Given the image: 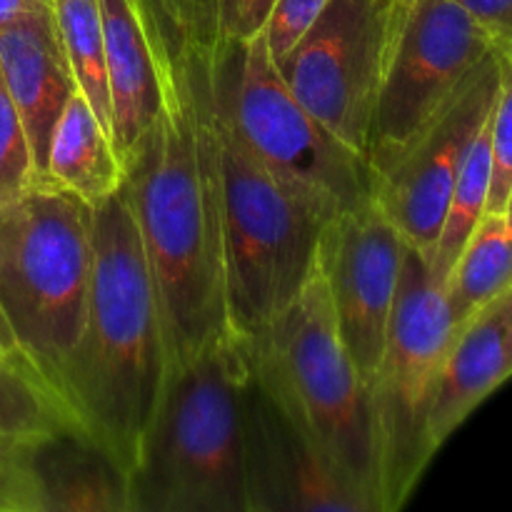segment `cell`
Masks as SVG:
<instances>
[{
  "label": "cell",
  "instance_id": "20",
  "mask_svg": "<svg viewBox=\"0 0 512 512\" xmlns=\"http://www.w3.org/2000/svg\"><path fill=\"white\" fill-rule=\"evenodd\" d=\"M65 433H83L68 405L28 368L0 360V435L48 440Z\"/></svg>",
  "mask_w": 512,
  "mask_h": 512
},
{
  "label": "cell",
  "instance_id": "8",
  "mask_svg": "<svg viewBox=\"0 0 512 512\" xmlns=\"http://www.w3.org/2000/svg\"><path fill=\"white\" fill-rule=\"evenodd\" d=\"M498 40L458 0H398L365 163L373 185L423 135Z\"/></svg>",
  "mask_w": 512,
  "mask_h": 512
},
{
  "label": "cell",
  "instance_id": "2",
  "mask_svg": "<svg viewBox=\"0 0 512 512\" xmlns=\"http://www.w3.org/2000/svg\"><path fill=\"white\" fill-rule=\"evenodd\" d=\"M248 370V338L228 328L168 375L128 475L130 512H250L243 455Z\"/></svg>",
  "mask_w": 512,
  "mask_h": 512
},
{
  "label": "cell",
  "instance_id": "6",
  "mask_svg": "<svg viewBox=\"0 0 512 512\" xmlns=\"http://www.w3.org/2000/svg\"><path fill=\"white\" fill-rule=\"evenodd\" d=\"M210 80L215 100L243 143L323 223L373 198L368 163L290 93L263 33L243 43L215 33Z\"/></svg>",
  "mask_w": 512,
  "mask_h": 512
},
{
  "label": "cell",
  "instance_id": "27",
  "mask_svg": "<svg viewBox=\"0 0 512 512\" xmlns=\"http://www.w3.org/2000/svg\"><path fill=\"white\" fill-rule=\"evenodd\" d=\"M498 45L512 43V0H458Z\"/></svg>",
  "mask_w": 512,
  "mask_h": 512
},
{
  "label": "cell",
  "instance_id": "1",
  "mask_svg": "<svg viewBox=\"0 0 512 512\" xmlns=\"http://www.w3.org/2000/svg\"><path fill=\"white\" fill-rule=\"evenodd\" d=\"M93 283L60 398L128 480L168 383L158 293L125 188L93 208Z\"/></svg>",
  "mask_w": 512,
  "mask_h": 512
},
{
  "label": "cell",
  "instance_id": "18",
  "mask_svg": "<svg viewBox=\"0 0 512 512\" xmlns=\"http://www.w3.org/2000/svg\"><path fill=\"white\" fill-rule=\"evenodd\" d=\"M510 285L512 215L485 213L445 280V295H448L455 325L460 328L470 315L478 313Z\"/></svg>",
  "mask_w": 512,
  "mask_h": 512
},
{
  "label": "cell",
  "instance_id": "4",
  "mask_svg": "<svg viewBox=\"0 0 512 512\" xmlns=\"http://www.w3.org/2000/svg\"><path fill=\"white\" fill-rule=\"evenodd\" d=\"M210 123L225 313L235 333L258 338L308 280L325 223L255 158L215 95Z\"/></svg>",
  "mask_w": 512,
  "mask_h": 512
},
{
  "label": "cell",
  "instance_id": "9",
  "mask_svg": "<svg viewBox=\"0 0 512 512\" xmlns=\"http://www.w3.org/2000/svg\"><path fill=\"white\" fill-rule=\"evenodd\" d=\"M398 0H328L278 73L303 108L365 160Z\"/></svg>",
  "mask_w": 512,
  "mask_h": 512
},
{
  "label": "cell",
  "instance_id": "13",
  "mask_svg": "<svg viewBox=\"0 0 512 512\" xmlns=\"http://www.w3.org/2000/svg\"><path fill=\"white\" fill-rule=\"evenodd\" d=\"M0 73L25 125L35 183H40L50 135L65 103L78 90L50 0L0 28Z\"/></svg>",
  "mask_w": 512,
  "mask_h": 512
},
{
  "label": "cell",
  "instance_id": "5",
  "mask_svg": "<svg viewBox=\"0 0 512 512\" xmlns=\"http://www.w3.org/2000/svg\"><path fill=\"white\" fill-rule=\"evenodd\" d=\"M248 340L255 373L348 488L370 512H380L368 385L338 333L318 258L288 308L258 338Z\"/></svg>",
  "mask_w": 512,
  "mask_h": 512
},
{
  "label": "cell",
  "instance_id": "29",
  "mask_svg": "<svg viewBox=\"0 0 512 512\" xmlns=\"http://www.w3.org/2000/svg\"><path fill=\"white\" fill-rule=\"evenodd\" d=\"M0 360H13V363H20L18 358H15V350H13V343H10L8 333L3 330V325H0ZM23 365V363H20ZM25 368V365H23Z\"/></svg>",
  "mask_w": 512,
  "mask_h": 512
},
{
  "label": "cell",
  "instance_id": "19",
  "mask_svg": "<svg viewBox=\"0 0 512 512\" xmlns=\"http://www.w3.org/2000/svg\"><path fill=\"white\" fill-rule=\"evenodd\" d=\"M493 113V110H490ZM490 183H493V145H490V118L475 135L468 155L463 160L458 180L450 193L448 210H445L443 225H440L438 243L430 255L433 275L445 285L460 250L465 248L468 238L473 235L475 225L488 213Z\"/></svg>",
  "mask_w": 512,
  "mask_h": 512
},
{
  "label": "cell",
  "instance_id": "17",
  "mask_svg": "<svg viewBox=\"0 0 512 512\" xmlns=\"http://www.w3.org/2000/svg\"><path fill=\"white\" fill-rule=\"evenodd\" d=\"M38 470L48 512H130L123 470L88 435L40 440Z\"/></svg>",
  "mask_w": 512,
  "mask_h": 512
},
{
  "label": "cell",
  "instance_id": "14",
  "mask_svg": "<svg viewBox=\"0 0 512 512\" xmlns=\"http://www.w3.org/2000/svg\"><path fill=\"white\" fill-rule=\"evenodd\" d=\"M512 378V285L470 315L455 333L430 413L435 448Z\"/></svg>",
  "mask_w": 512,
  "mask_h": 512
},
{
  "label": "cell",
  "instance_id": "7",
  "mask_svg": "<svg viewBox=\"0 0 512 512\" xmlns=\"http://www.w3.org/2000/svg\"><path fill=\"white\" fill-rule=\"evenodd\" d=\"M458 325L430 260L405 243L383 355L368 383L380 512L403 508L438 448L430 438L435 390Z\"/></svg>",
  "mask_w": 512,
  "mask_h": 512
},
{
  "label": "cell",
  "instance_id": "28",
  "mask_svg": "<svg viewBox=\"0 0 512 512\" xmlns=\"http://www.w3.org/2000/svg\"><path fill=\"white\" fill-rule=\"evenodd\" d=\"M43 3H48V0H0V28L33 13Z\"/></svg>",
  "mask_w": 512,
  "mask_h": 512
},
{
  "label": "cell",
  "instance_id": "24",
  "mask_svg": "<svg viewBox=\"0 0 512 512\" xmlns=\"http://www.w3.org/2000/svg\"><path fill=\"white\" fill-rule=\"evenodd\" d=\"M33 183L35 168L25 125L0 73V203L13 200Z\"/></svg>",
  "mask_w": 512,
  "mask_h": 512
},
{
  "label": "cell",
  "instance_id": "23",
  "mask_svg": "<svg viewBox=\"0 0 512 512\" xmlns=\"http://www.w3.org/2000/svg\"><path fill=\"white\" fill-rule=\"evenodd\" d=\"M493 183L488 213H505L512 195V43L500 45V88L490 113Z\"/></svg>",
  "mask_w": 512,
  "mask_h": 512
},
{
  "label": "cell",
  "instance_id": "16",
  "mask_svg": "<svg viewBox=\"0 0 512 512\" xmlns=\"http://www.w3.org/2000/svg\"><path fill=\"white\" fill-rule=\"evenodd\" d=\"M40 183L55 185L90 208L123 188L125 168L113 135L80 90L65 103L55 123Z\"/></svg>",
  "mask_w": 512,
  "mask_h": 512
},
{
  "label": "cell",
  "instance_id": "26",
  "mask_svg": "<svg viewBox=\"0 0 512 512\" xmlns=\"http://www.w3.org/2000/svg\"><path fill=\"white\" fill-rule=\"evenodd\" d=\"M275 0H213L215 33L223 40H253L263 33Z\"/></svg>",
  "mask_w": 512,
  "mask_h": 512
},
{
  "label": "cell",
  "instance_id": "25",
  "mask_svg": "<svg viewBox=\"0 0 512 512\" xmlns=\"http://www.w3.org/2000/svg\"><path fill=\"white\" fill-rule=\"evenodd\" d=\"M325 3L328 0H275L263 28L265 45L275 63L285 58L290 48L303 38V33L315 23Z\"/></svg>",
  "mask_w": 512,
  "mask_h": 512
},
{
  "label": "cell",
  "instance_id": "22",
  "mask_svg": "<svg viewBox=\"0 0 512 512\" xmlns=\"http://www.w3.org/2000/svg\"><path fill=\"white\" fill-rule=\"evenodd\" d=\"M38 445L40 440L0 435V512H48Z\"/></svg>",
  "mask_w": 512,
  "mask_h": 512
},
{
  "label": "cell",
  "instance_id": "3",
  "mask_svg": "<svg viewBox=\"0 0 512 512\" xmlns=\"http://www.w3.org/2000/svg\"><path fill=\"white\" fill-rule=\"evenodd\" d=\"M93 260V208L80 198L33 183L0 203V325L15 358L58 398L83 333Z\"/></svg>",
  "mask_w": 512,
  "mask_h": 512
},
{
  "label": "cell",
  "instance_id": "11",
  "mask_svg": "<svg viewBox=\"0 0 512 512\" xmlns=\"http://www.w3.org/2000/svg\"><path fill=\"white\" fill-rule=\"evenodd\" d=\"M403 255L405 238L375 198L330 218L320 233L318 265L335 323L365 385L388 338Z\"/></svg>",
  "mask_w": 512,
  "mask_h": 512
},
{
  "label": "cell",
  "instance_id": "10",
  "mask_svg": "<svg viewBox=\"0 0 512 512\" xmlns=\"http://www.w3.org/2000/svg\"><path fill=\"white\" fill-rule=\"evenodd\" d=\"M500 88V48L455 90L433 123L403 158L373 185L375 203L393 220L405 243L430 260L450 193L475 135L490 118Z\"/></svg>",
  "mask_w": 512,
  "mask_h": 512
},
{
  "label": "cell",
  "instance_id": "15",
  "mask_svg": "<svg viewBox=\"0 0 512 512\" xmlns=\"http://www.w3.org/2000/svg\"><path fill=\"white\" fill-rule=\"evenodd\" d=\"M98 5L108 70L110 133L125 168V160L163 108L160 53L140 0H98Z\"/></svg>",
  "mask_w": 512,
  "mask_h": 512
},
{
  "label": "cell",
  "instance_id": "30",
  "mask_svg": "<svg viewBox=\"0 0 512 512\" xmlns=\"http://www.w3.org/2000/svg\"><path fill=\"white\" fill-rule=\"evenodd\" d=\"M505 213L512 215V195H510V203H508V210H505Z\"/></svg>",
  "mask_w": 512,
  "mask_h": 512
},
{
  "label": "cell",
  "instance_id": "21",
  "mask_svg": "<svg viewBox=\"0 0 512 512\" xmlns=\"http://www.w3.org/2000/svg\"><path fill=\"white\" fill-rule=\"evenodd\" d=\"M50 8L75 85L110 130L108 70L98 0H50Z\"/></svg>",
  "mask_w": 512,
  "mask_h": 512
},
{
  "label": "cell",
  "instance_id": "12",
  "mask_svg": "<svg viewBox=\"0 0 512 512\" xmlns=\"http://www.w3.org/2000/svg\"><path fill=\"white\" fill-rule=\"evenodd\" d=\"M243 455L250 512H370L255 373L253 358L243 383Z\"/></svg>",
  "mask_w": 512,
  "mask_h": 512
}]
</instances>
